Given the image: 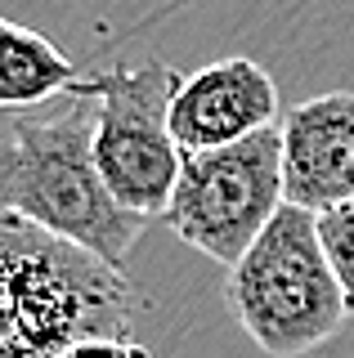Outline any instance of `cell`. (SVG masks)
<instances>
[{
    "label": "cell",
    "mask_w": 354,
    "mask_h": 358,
    "mask_svg": "<svg viewBox=\"0 0 354 358\" xmlns=\"http://www.w3.org/2000/svg\"><path fill=\"white\" fill-rule=\"evenodd\" d=\"M121 268L0 210V358H59L94 336H130Z\"/></svg>",
    "instance_id": "1"
},
{
    "label": "cell",
    "mask_w": 354,
    "mask_h": 358,
    "mask_svg": "<svg viewBox=\"0 0 354 358\" xmlns=\"http://www.w3.org/2000/svg\"><path fill=\"white\" fill-rule=\"evenodd\" d=\"M0 210L81 246L126 273L143 215L126 210L94 162V108L76 99L50 121L18 117L0 139Z\"/></svg>",
    "instance_id": "2"
},
{
    "label": "cell",
    "mask_w": 354,
    "mask_h": 358,
    "mask_svg": "<svg viewBox=\"0 0 354 358\" xmlns=\"http://www.w3.org/2000/svg\"><path fill=\"white\" fill-rule=\"evenodd\" d=\"M234 322L269 358H305L346 327V291L327 260L318 215L287 206L225 278Z\"/></svg>",
    "instance_id": "3"
},
{
    "label": "cell",
    "mask_w": 354,
    "mask_h": 358,
    "mask_svg": "<svg viewBox=\"0 0 354 358\" xmlns=\"http://www.w3.org/2000/svg\"><path fill=\"white\" fill-rule=\"evenodd\" d=\"M184 76L162 59L108 67L76 81V99H94V162L126 210L153 220L171 206L184 148L171 134V99Z\"/></svg>",
    "instance_id": "4"
},
{
    "label": "cell",
    "mask_w": 354,
    "mask_h": 358,
    "mask_svg": "<svg viewBox=\"0 0 354 358\" xmlns=\"http://www.w3.org/2000/svg\"><path fill=\"white\" fill-rule=\"evenodd\" d=\"M283 206V130L274 126L229 148L184 152V171L162 224L206 260L234 268Z\"/></svg>",
    "instance_id": "5"
},
{
    "label": "cell",
    "mask_w": 354,
    "mask_h": 358,
    "mask_svg": "<svg viewBox=\"0 0 354 358\" xmlns=\"http://www.w3.org/2000/svg\"><path fill=\"white\" fill-rule=\"evenodd\" d=\"M278 85L256 59H215L184 76L171 99V134L184 152H211L242 143L278 121Z\"/></svg>",
    "instance_id": "6"
},
{
    "label": "cell",
    "mask_w": 354,
    "mask_h": 358,
    "mask_svg": "<svg viewBox=\"0 0 354 358\" xmlns=\"http://www.w3.org/2000/svg\"><path fill=\"white\" fill-rule=\"evenodd\" d=\"M283 184L287 201L327 215L354 201V94L327 90L283 117Z\"/></svg>",
    "instance_id": "7"
},
{
    "label": "cell",
    "mask_w": 354,
    "mask_h": 358,
    "mask_svg": "<svg viewBox=\"0 0 354 358\" xmlns=\"http://www.w3.org/2000/svg\"><path fill=\"white\" fill-rule=\"evenodd\" d=\"M76 81L81 76L72 59L45 31L0 18V108L5 112L50 103L63 90H76Z\"/></svg>",
    "instance_id": "8"
},
{
    "label": "cell",
    "mask_w": 354,
    "mask_h": 358,
    "mask_svg": "<svg viewBox=\"0 0 354 358\" xmlns=\"http://www.w3.org/2000/svg\"><path fill=\"white\" fill-rule=\"evenodd\" d=\"M318 233H323V246H327V260L337 268V282L346 291V309L354 318V201L346 206L318 215Z\"/></svg>",
    "instance_id": "9"
},
{
    "label": "cell",
    "mask_w": 354,
    "mask_h": 358,
    "mask_svg": "<svg viewBox=\"0 0 354 358\" xmlns=\"http://www.w3.org/2000/svg\"><path fill=\"white\" fill-rule=\"evenodd\" d=\"M59 358H153L135 336H94V341H81L72 350H63Z\"/></svg>",
    "instance_id": "10"
}]
</instances>
